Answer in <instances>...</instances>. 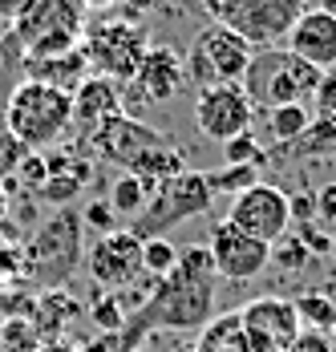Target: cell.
I'll return each instance as SVG.
<instances>
[{
    "label": "cell",
    "mask_w": 336,
    "mask_h": 352,
    "mask_svg": "<svg viewBox=\"0 0 336 352\" xmlns=\"http://www.w3.org/2000/svg\"><path fill=\"white\" fill-rule=\"evenodd\" d=\"M215 316V259L207 243L178 247L174 272L150 287L146 304L126 316L118 352H134L154 332H195Z\"/></svg>",
    "instance_id": "6da1fadb"
},
{
    "label": "cell",
    "mask_w": 336,
    "mask_h": 352,
    "mask_svg": "<svg viewBox=\"0 0 336 352\" xmlns=\"http://www.w3.org/2000/svg\"><path fill=\"white\" fill-rule=\"evenodd\" d=\"M73 126V94H61L41 81H17L4 98V130L25 150L45 154L49 146L69 134Z\"/></svg>",
    "instance_id": "7a4b0ae2"
},
{
    "label": "cell",
    "mask_w": 336,
    "mask_h": 352,
    "mask_svg": "<svg viewBox=\"0 0 336 352\" xmlns=\"http://www.w3.org/2000/svg\"><path fill=\"white\" fill-rule=\"evenodd\" d=\"M8 45H17V61L25 57H65L81 49L85 36V4L81 0H33L12 25Z\"/></svg>",
    "instance_id": "3957f363"
},
{
    "label": "cell",
    "mask_w": 336,
    "mask_h": 352,
    "mask_svg": "<svg viewBox=\"0 0 336 352\" xmlns=\"http://www.w3.org/2000/svg\"><path fill=\"white\" fill-rule=\"evenodd\" d=\"M324 73L300 61L296 53H288L284 45L275 49H255L251 65L243 73V94L251 98L255 109H275V106H308L320 89Z\"/></svg>",
    "instance_id": "277c9868"
},
{
    "label": "cell",
    "mask_w": 336,
    "mask_h": 352,
    "mask_svg": "<svg viewBox=\"0 0 336 352\" xmlns=\"http://www.w3.org/2000/svg\"><path fill=\"white\" fill-rule=\"evenodd\" d=\"M29 251V280L45 283L49 292H61L77 263H81V219H77V207H57L41 223L36 239L25 243Z\"/></svg>",
    "instance_id": "5b68a950"
},
{
    "label": "cell",
    "mask_w": 336,
    "mask_h": 352,
    "mask_svg": "<svg viewBox=\"0 0 336 352\" xmlns=\"http://www.w3.org/2000/svg\"><path fill=\"white\" fill-rule=\"evenodd\" d=\"M251 57H255V49L227 25L215 21L182 53V65H187V81H195L199 89H211V85H243Z\"/></svg>",
    "instance_id": "8992f818"
},
{
    "label": "cell",
    "mask_w": 336,
    "mask_h": 352,
    "mask_svg": "<svg viewBox=\"0 0 336 352\" xmlns=\"http://www.w3.org/2000/svg\"><path fill=\"white\" fill-rule=\"evenodd\" d=\"M146 49H150V36L138 21H98L81 36L85 65L94 77H105V81H134Z\"/></svg>",
    "instance_id": "52a82bcc"
},
{
    "label": "cell",
    "mask_w": 336,
    "mask_h": 352,
    "mask_svg": "<svg viewBox=\"0 0 336 352\" xmlns=\"http://www.w3.org/2000/svg\"><path fill=\"white\" fill-rule=\"evenodd\" d=\"M211 203H215V195H211V186H207V175H202V170H182V175L167 178V182L150 195L146 211L134 219L130 231H134L138 239H162L170 227H178V223H187V219H195V214H207Z\"/></svg>",
    "instance_id": "ba28073f"
},
{
    "label": "cell",
    "mask_w": 336,
    "mask_h": 352,
    "mask_svg": "<svg viewBox=\"0 0 336 352\" xmlns=\"http://www.w3.org/2000/svg\"><path fill=\"white\" fill-rule=\"evenodd\" d=\"M308 0H219L215 21L239 33L251 49H275L300 21Z\"/></svg>",
    "instance_id": "9c48e42d"
},
{
    "label": "cell",
    "mask_w": 336,
    "mask_h": 352,
    "mask_svg": "<svg viewBox=\"0 0 336 352\" xmlns=\"http://www.w3.org/2000/svg\"><path fill=\"white\" fill-rule=\"evenodd\" d=\"M227 223L239 227L243 235L260 239V243H280L292 227V207H288V195L271 182H255L247 190H239L227 207Z\"/></svg>",
    "instance_id": "30bf717a"
},
{
    "label": "cell",
    "mask_w": 336,
    "mask_h": 352,
    "mask_svg": "<svg viewBox=\"0 0 336 352\" xmlns=\"http://www.w3.org/2000/svg\"><path fill=\"white\" fill-rule=\"evenodd\" d=\"M85 272L98 287L109 292H126L142 283V239L130 227H118L109 235H98L94 243L85 247Z\"/></svg>",
    "instance_id": "8fae6325"
},
{
    "label": "cell",
    "mask_w": 336,
    "mask_h": 352,
    "mask_svg": "<svg viewBox=\"0 0 336 352\" xmlns=\"http://www.w3.org/2000/svg\"><path fill=\"white\" fill-rule=\"evenodd\" d=\"M243 344L247 352H288V344L300 336L296 304L284 296H255L239 308Z\"/></svg>",
    "instance_id": "7c38bea8"
},
{
    "label": "cell",
    "mask_w": 336,
    "mask_h": 352,
    "mask_svg": "<svg viewBox=\"0 0 336 352\" xmlns=\"http://www.w3.org/2000/svg\"><path fill=\"white\" fill-rule=\"evenodd\" d=\"M255 122V106L243 94V85H211L199 89L195 98V126L207 142H231L239 134H247Z\"/></svg>",
    "instance_id": "4fadbf2b"
},
{
    "label": "cell",
    "mask_w": 336,
    "mask_h": 352,
    "mask_svg": "<svg viewBox=\"0 0 336 352\" xmlns=\"http://www.w3.org/2000/svg\"><path fill=\"white\" fill-rule=\"evenodd\" d=\"M207 251L215 259V276H223V280H260L271 267V247L251 239V235H243L227 219L211 227Z\"/></svg>",
    "instance_id": "5bb4252c"
},
{
    "label": "cell",
    "mask_w": 336,
    "mask_h": 352,
    "mask_svg": "<svg viewBox=\"0 0 336 352\" xmlns=\"http://www.w3.org/2000/svg\"><path fill=\"white\" fill-rule=\"evenodd\" d=\"M90 142H94V150H98L105 162H114V166L130 170L138 158H146L150 150L167 146L170 138L162 134V130H154V126H146V122L130 118V113H118V118H109V122H105Z\"/></svg>",
    "instance_id": "9a60e30c"
},
{
    "label": "cell",
    "mask_w": 336,
    "mask_h": 352,
    "mask_svg": "<svg viewBox=\"0 0 336 352\" xmlns=\"http://www.w3.org/2000/svg\"><path fill=\"white\" fill-rule=\"evenodd\" d=\"M284 49L296 53L300 61H308L312 69L333 73L336 69V21L320 8H304L300 21L292 25V33L284 36Z\"/></svg>",
    "instance_id": "2e32d148"
},
{
    "label": "cell",
    "mask_w": 336,
    "mask_h": 352,
    "mask_svg": "<svg viewBox=\"0 0 336 352\" xmlns=\"http://www.w3.org/2000/svg\"><path fill=\"white\" fill-rule=\"evenodd\" d=\"M182 85H187V65H182L178 45H150L146 57H142V65H138V73H134L138 98L150 102V106H162Z\"/></svg>",
    "instance_id": "e0dca14e"
},
{
    "label": "cell",
    "mask_w": 336,
    "mask_h": 352,
    "mask_svg": "<svg viewBox=\"0 0 336 352\" xmlns=\"http://www.w3.org/2000/svg\"><path fill=\"white\" fill-rule=\"evenodd\" d=\"M118 113H122L118 81H105V77H94V73H90V77L73 89V126H69V130H77L81 138L90 142L101 126H105L109 118H118Z\"/></svg>",
    "instance_id": "ac0fdd59"
},
{
    "label": "cell",
    "mask_w": 336,
    "mask_h": 352,
    "mask_svg": "<svg viewBox=\"0 0 336 352\" xmlns=\"http://www.w3.org/2000/svg\"><path fill=\"white\" fill-rule=\"evenodd\" d=\"M21 73H25V81H41V85H53V89H61V94H73L85 77H90V65H85V57H81V49H73L65 57H25L21 61Z\"/></svg>",
    "instance_id": "d6986e66"
},
{
    "label": "cell",
    "mask_w": 336,
    "mask_h": 352,
    "mask_svg": "<svg viewBox=\"0 0 336 352\" xmlns=\"http://www.w3.org/2000/svg\"><path fill=\"white\" fill-rule=\"evenodd\" d=\"M199 344L195 352H247L243 344V324H239V312H223V316H211L199 328Z\"/></svg>",
    "instance_id": "ffe728a7"
},
{
    "label": "cell",
    "mask_w": 336,
    "mask_h": 352,
    "mask_svg": "<svg viewBox=\"0 0 336 352\" xmlns=\"http://www.w3.org/2000/svg\"><path fill=\"white\" fill-rule=\"evenodd\" d=\"M146 203H150V190L142 186V178L118 175L109 182V207H114L118 219H138V214L146 211Z\"/></svg>",
    "instance_id": "44dd1931"
},
{
    "label": "cell",
    "mask_w": 336,
    "mask_h": 352,
    "mask_svg": "<svg viewBox=\"0 0 336 352\" xmlns=\"http://www.w3.org/2000/svg\"><path fill=\"white\" fill-rule=\"evenodd\" d=\"M268 130L275 142H296L312 130V106H275L268 109Z\"/></svg>",
    "instance_id": "7402d4cb"
},
{
    "label": "cell",
    "mask_w": 336,
    "mask_h": 352,
    "mask_svg": "<svg viewBox=\"0 0 336 352\" xmlns=\"http://www.w3.org/2000/svg\"><path fill=\"white\" fill-rule=\"evenodd\" d=\"M296 304V316H300V328H316V332H333L336 328V304L324 296V292H308Z\"/></svg>",
    "instance_id": "603a6c76"
},
{
    "label": "cell",
    "mask_w": 336,
    "mask_h": 352,
    "mask_svg": "<svg viewBox=\"0 0 336 352\" xmlns=\"http://www.w3.org/2000/svg\"><path fill=\"white\" fill-rule=\"evenodd\" d=\"M202 175H207L211 195H227V199H235L239 190H247V186L260 182V166H223V170H202Z\"/></svg>",
    "instance_id": "cb8c5ba5"
},
{
    "label": "cell",
    "mask_w": 336,
    "mask_h": 352,
    "mask_svg": "<svg viewBox=\"0 0 336 352\" xmlns=\"http://www.w3.org/2000/svg\"><path fill=\"white\" fill-rule=\"evenodd\" d=\"M174 263H178V247L170 243V239H142V272L150 280L170 276Z\"/></svg>",
    "instance_id": "d4e9b609"
},
{
    "label": "cell",
    "mask_w": 336,
    "mask_h": 352,
    "mask_svg": "<svg viewBox=\"0 0 336 352\" xmlns=\"http://www.w3.org/2000/svg\"><path fill=\"white\" fill-rule=\"evenodd\" d=\"M90 320H94V328L101 332H122L126 328V308H122V300H118V292H109V296H98L94 304H90Z\"/></svg>",
    "instance_id": "484cf974"
},
{
    "label": "cell",
    "mask_w": 336,
    "mask_h": 352,
    "mask_svg": "<svg viewBox=\"0 0 336 352\" xmlns=\"http://www.w3.org/2000/svg\"><path fill=\"white\" fill-rule=\"evenodd\" d=\"M223 158H227V166H264V146H260V138L247 130V134H239V138L223 142Z\"/></svg>",
    "instance_id": "4316f807"
},
{
    "label": "cell",
    "mask_w": 336,
    "mask_h": 352,
    "mask_svg": "<svg viewBox=\"0 0 336 352\" xmlns=\"http://www.w3.org/2000/svg\"><path fill=\"white\" fill-rule=\"evenodd\" d=\"M77 219H81V231H94V239H98V235H109V231H118V214H114V207H109L105 199L85 203V207L77 211Z\"/></svg>",
    "instance_id": "83f0119b"
},
{
    "label": "cell",
    "mask_w": 336,
    "mask_h": 352,
    "mask_svg": "<svg viewBox=\"0 0 336 352\" xmlns=\"http://www.w3.org/2000/svg\"><path fill=\"white\" fill-rule=\"evenodd\" d=\"M73 312H77V304L69 300L65 292H49V296L41 300V328H49V332L57 336V332H61V324H65Z\"/></svg>",
    "instance_id": "f1b7e54d"
},
{
    "label": "cell",
    "mask_w": 336,
    "mask_h": 352,
    "mask_svg": "<svg viewBox=\"0 0 336 352\" xmlns=\"http://www.w3.org/2000/svg\"><path fill=\"white\" fill-rule=\"evenodd\" d=\"M271 263H280L284 272H300L308 263V247L300 243V235H284L280 243H271Z\"/></svg>",
    "instance_id": "f546056e"
},
{
    "label": "cell",
    "mask_w": 336,
    "mask_h": 352,
    "mask_svg": "<svg viewBox=\"0 0 336 352\" xmlns=\"http://www.w3.org/2000/svg\"><path fill=\"white\" fill-rule=\"evenodd\" d=\"M25 154H29V150L12 138V134L4 130V122H0V178L17 175V170H21V162H25Z\"/></svg>",
    "instance_id": "4dcf8cb0"
},
{
    "label": "cell",
    "mask_w": 336,
    "mask_h": 352,
    "mask_svg": "<svg viewBox=\"0 0 336 352\" xmlns=\"http://www.w3.org/2000/svg\"><path fill=\"white\" fill-rule=\"evenodd\" d=\"M288 352H336L333 332H316V328H300V336L288 344Z\"/></svg>",
    "instance_id": "1f68e13d"
},
{
    "label": "cell",
    "mask_w": 336,
    "mask_h": 352,
    "mask_svg": "<svg viewBox=\"0 0 336 352\" xmlns=\"http://www.w3.org/2000/svg\"><path fill=\"white\" fill-rule=\"evenodd\" d=\"M17 175L25 178L29 186H36V190H41V186H45V178H49V158H45V154H33V150H29Z\"/></svg>",
    "instance_id": "d6a6232c"
},
{
    "label": "cell",
    "mask_w": 336,
    "mask_h": 352,
    "mask_svg": "<svg viewBox=\"0 0 336 352\" xmlns=\"http://www.w3.org/2000/svg\"><path fill=\"white\" fill-rule=\"evenodd\" d=\"M0 276H29V251L25 247H0Z\"/></svg>",
    "instance_id": "836d02e7"
},
{
    "label": "cell",
    "mask_w": 336,
    "mask_h": 352,
    "mask_svg": "<svg viewBox=\"0 0 336 352\" xmlns=\"http://www.w3.org/2000/svg\"><path fill=\"white\" fill-rule=\"evenodd\" d=\"M312 203H316V219H320V223H336V182L320 186Z\"/></svg>",
    "instance_id": "e575fe53"
},
{
    "label": "cell",
    "mask_w": 336,
    "mask_h": 352,
    "mask_svg": "<svg viewBox=\"0 0 336 352\" xmlns=\"http://www.w3.org/2000/svg\"><path fill=\"white\" fill-rule=\"evenodd\" d=\"M158 0H122V21H138L142 12H150Z\"/></svg>",
    "instance_id": "d590c367"
},
{
    "label": "cell",
    "mask_w": 336,
    "mask_h": 352,
    "mask_svg": "<svg viewBox=\"0 0 336 352\" xmlns=\"http://www.w3.org/2000/svg\"><path fill=\"white\" fill-rule=\"evenodd\" d=\"M29 4H33V0H0V21H4V25H12Z\"/></svg>",
    "instance_id": "8d00e7d4"
},
{
    "label": "cell",
    "mask_w": 336,
    "mask_h": 352,
    "mask_svg": "<svg viewBox=\"0 0 336 352\" xmlns=\"http://www.w3.org/2000/svg\"><path fill=\"white\" fill-rule=\"evenodd\" d=\"M36 352H81V349H77L73 340H57V336H53V340H45V344H36Z\"/></svg>",
    "instance_id": "74e56055"
},
{
    "label": "cell",
    "mask_w": 336,
    "mask_h": 352,
    "mask_svg": "<svg viewBox=\"0 0 336 352\" xmlns=\"http://www.w3.org/2000/svg\"><path fill=\"white\" fill-rule=\"evenodd\" d=\"M308 4H312V8H320V12H328V16L336 21V0H308Z\"/></svg>",
    "instance_id": "f35d334b"
},
{
    "label": "cell",
    "mask_w": 336,
    "mask_h": 352,
    "mask_svg": "<svg viewBox=\"0 0 336 352\" xmlns=\"http://www.w3.org/2000/svg\"><path fill=\"white\" fill-rule=\"evenodd\" d=\"M85 8H122V0H81Z\"/></svg>",
    "instance_id": "ab89813d"
},
{
    "label": "cell",
    "mask_w": 336,
    "mask_h": 352,
    "mask_svg": "<svg viewBox=\"0 0 336 352\" xmlns=\"http://www.w3.org/2000/svg\"><path fill=\"white\" fill-rule=\"evenodd\" d=\"M202 8H207V12H211V16H215V4H219V0H199Z\"/></svg>",
    "instance_id": "60d3db41"
},
{
    "label": "cell",
    "mask_w": 336,
    "mask_h": 352,
    "mask_svg": "<svg viewBox=\"0 0 336 352\" xmlns=\"http://www.w3.org/2000/svg\"><path fill=\"white\" fill-rule=\"evenodd\" d=\"M328 255H333V259H336V235H333V251H328Z\"/></svg>",
    "instance_id": "b9f144b4"
},
{
    "label": "cell",
    "mask_w": 336,
    "mask_h": 352,
    "mask_svg": "<svg viewBox=\"0 0 336 352\" xmlns=\"http://www.w3.org/2000/svg\"><path fill=\"white\" fill-rule=\"evenodd\" d=\"M178 352H195V349H178Z\"/></svg>",
    "instance_id": "7bdbcfd3"
}]
</instances>
